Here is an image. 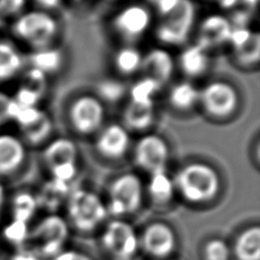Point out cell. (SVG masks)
Returning a JSON list of instances; mask_svg holds the SVG:
<instances>
[{
  "label": "cell",
  "mask_w": 260,
  "mask_h": 260,
  "mask_svg": "<svg viewBox=\"0 0 260 260\" xmlns=\"http://www.w3.org/2000/svg\"><path fill=\"white\" fill-rule=\"evenodd\" d=\"M173 179L176 192L194 204L213 199L220 189V179L216 170L202 161L184 165Z\"/></svg>",
  "instance_id": "6da1fadb"
},
{
  "label": "cell",
  "mask_w": 260,
  "mask_h": 260,
  "mask_svg": "<svg viewBox=\"0 0 260 260\" xmlns=\"http://www.w3.org/2000/svg\"><path fill=\"white\" fill-rule=\"evenodd\" d=\"M10 28L16 41L34 51L54 46L59 22L52 12L34 8L13 18Z\"/></svg>",
  "instance_id": "7a4b0ae2"
},
{
  "label": "cell",
  "mask_w": 260,
  "mask_h": 260,
  "mask_svg": "<svg viewBox=\"0 0 260 260\" xmlns=\"http://www.w3.org/2000/svg\"><path fill=\"white\" fill-rule=\"evenodd\" d=\"M196 6L192 0H178L177 4L159 17L154 35L156 40L166 46L184 45L195 28Z\"/></svg>",
  "instance_id": "3957f363"
},
{
  "label": "cell",
  "mask_w": 260,
  "mask_h": 260,
  "mask_svg": "<svg viewBox=\"0 0 260 260\" xmlns=\"http://www.w3.org/2000/svg\"><path fill=\"white\" fill-rule=\"evenodd\" d=\"M65 205L70 222L82 232L95 230L103 224L108 214L101 197L82 188H73Z\"/></svg>",
  "instance_id": "277c9868"
},
{
  "label": "cell",
  "mask_w": 260,
  "mask_h": 260,
  "mask_svg": "<svg viewBox=\"0 0 260 260\" xmlns=\"http://www.w3.org/2000/svg\"><path fill=\"white\" fill-rule=\"evenodd\" d=\"M69 236L67 221L56 213H50L43 217L29 231L27 242L40 257L54 258L64 249Z\"/></svg>",
  "instance_id": "5b68a950"
},
{
  "label": "cell",
  "mask_w": 260,
  "mask_h": 260,
  "mask_svg": "<svg viewBox=\"0 0 260 260\" xmlns=\"http://www.w3.org/2000/svg\"><path fill=\"white\" fill-rule=\"evenodd\" d=\"M152 24V11L143 3H129L115 12L111 20L114 35L124 45H134Z\"/></svg>",
  "instance_id": "8992f818"
},
{
  "label": "cell",
  "mask_w": 260,
  "mask_h": 260,
  "mask_svg": "<svg viewBox=\"0 0 260 260\" xmlns=\"http://www.w3.org/2000/svg\"><path fill=\"white\" fill-rule=\"evenodd\" d=\"M237 88L226 80H211L199 88V103L204 114L212 119L222 120L234 115L239 107Z\"/></svg>",
  "instance_id": "52a82bcc"
},
{
  "label": "cell",
  "mask_w": 260,
  "mask_h": 260,
  "mask_svg": "<svg viewBox=\"0 0 260 260\" xmlns=\"http://www.w3.org/2000/svg\"><path fill=\"white\" fill-rule=\"evenodd\" d=\"M105 104L95 94H80L68 108L69 124L80 136L95 135L105 125Z\"/></svg>",
  "instance_id": "ba28073f"
},
{
  "label": "cell",
  "mask_w": 260,
  "mask_h": 260,
  "mask_svg": "<svg viewBox=\"0 0 260 260\" xmlns=\"http://www.w3.org/2000/svg\"><path fill=\"white\" fill-rule=\"evenodd\" d=\"M143 198V184L134 173H124L117 177L109 189L108 213L115 216L127 215L135 212Z\"/></svg>",
  "instance_id": "9c48e42d"
},
{
  "label": "cell",
  "mask_w": 260,
  "mask_h": 260,
  "mask_svg": "<svg viewBox=\"0 0 260 260\" xmlns=\"http://www.w3.org/2000/svg\"><path fill=\"white\" fill-rule=\"evenodd\" d=\"M102 244L114 260L134 259L140 248L135 229L123 219H113L106 224L102 234Z\"/></svg>",
  "instance_id": "30bf717a"
},
{
  "label": "cell",
  "mask_w": 260,
  "mask_h": 260,
  "mask_svg": "<svg viewBox=\"0 0 260 260\" xmlns=\"http://www.w3.org/2000/svg\"><path fill=\"white\" fill-rule=\"evenodd\" d=\"M13 122L16 124L18 136L26 146H39L48 141L53 132L50 115L37 107H19Z\"/></svg>",
  "instance_id": "8fae6325"
},
{
  "label": "cell",
  "mask_w": 260,
  "mask_h": 260,
  "mask_svg": "<svg viewBox=\"0 0 260 260\" xmlns=\"http://www.w3.org/2000/svg\"><path fill=\"white\" fill-rule=\"evenodd\" d=\"M169 158V144L158 134H144L134 145L133 159L135 165L149 175L167 171Z\"/></svg>",
  "instance_id": "7c38bea8"
},
{
  "label": "cell",
  "mask_w": 260,
  "mask_h": 260,
  "mask_svg": "<svg viewBox=\"0 0 260 260\" xmlns=\"http://www.w3.org/2000/svg\"><path fill=\"white\" fill-rule=\"evenodd\" d=\"M96 152L108 159L122 158L130 149V132L121 123H109L94 135Z\"/></svg>",
  "instance_id": "4fadbf2b"
},
{
  "label": "cell",
  "mask_w": 260,
  "mask_h": 260,
  "mask_svg": "<svg viewBox=\"0 0 260 260\" xmlns=\"http://www.w3.org/2000/svg\"><path fill=\"white\" fill-rule=\"evenodd\" d=\"M232 28L229 17L219 13L206 15L196 27L195 44L208 52L217 49L229 44Z\"/></svg>",
  "instance_id": "5bb4252c"
},
{
  "label": "cell",
  "mask_w": 260,
  "mask_h": 260,
  "mask_svg": "<svg viewBox=\"0 0 260 260\" xmlns=\"http://www.w3.org/2000/svg\"><path fill=\"white\" fill-rule=\"evenodd\" d=\"M177 238L174 230L164 222L147 225L139 237L140 248L150 256L165 258L176 248Z\"/></svg>",
  "instance_id": "9a60e30c"
},
{
  "label": "cell",
  "mask_w": 260,
  "mask_h": 260,
  "mask_svg": "<svg viewBox=\"0 0 260 260\" xmlns=\"http://www.w3.org/2000/svg\"><path fill=\"white\" fill-rule=\"evenodd\" d=\"M27 146L23 140L11 132H0V180L13 176L24 165Z\"/></svg>",
  "instance_id": "2e32d148"
},
{
  "label": "cell",
  "mask_w": 260,
  "mask_h": 260,
  "mask_svg": "<svg viewBox=\"0 0 260 260\" xmlns=\"http://www.w3.org/2000/svg\"><path fill=\"white\" fill-rule=\"evenodd\" d=\"M176 67L172 54L164 48H152L142 57V76L155 80L161 87L170 81Z\"/></svg>",
  "instance_id": "e0dca14e"
},
{
  "label": "cell",
  "mask_w": 260,
  "mask_h": 260,
  "mask_svg": "<svg viewBox=\"0 0 260 260\" xmlns=\"http://www.w3.org/2000/svg\"><path fill=\"white\" fill-rule=\"evenodd\" d=\"M176 63L186 77L198 78L204 75L210 66L209 52L194 43L180 52Z\"/></svg>",
  "instance_id": "ac0fdd59"
},
{
  "label": "cell",
  "mask_w": 260,
  "mask_h": 260,
  "mask_svg": "<svg viewBox=\"0 0 260 260\" xmlns=\"http://www.w3.org/2000/svg\"><path fill=\"white\" fill-rule=\"evenodd\" d=\"M25 65V56L17 45L11 40L0 39V83L20 75Z\"/></svg>",
  "instance_id": "d6986e66"
},
{
  "label": "cell",
  "mask_w": 260,
  "mask_h": 260,
  "mask_svg": "<svg viewBox=\"0 0 260 260\" xmlns=\"http://www.w3.org/2000/svg\"><path fill=\"white\" fill-rule=\"evenodd\" d=\"M154 102H133L125 106L122 114V125L129 131L147 130L154 122Z\"/></svg>",
  "instance_id": "ffe728a7"
},
{
  "label": "cell",
  "mask_w": 260,
  "mask_h": 260,
  "mask_svg": "<svg viewBox=\"0 0 260 260\" xmlns=\"http://www.w3.org/2000/svg\"><path fill=\"white\" fill-rule=\"evenodd\" d=\"M77 145L67 137H57L50 140L43 150V159L49 170L65 164H77Z\"/></svg>",
  "instance_id": "44dd1931"
},
{
  "label": "cell",
  "mask_w": 260,
  "mask_h": 260,
  "mask_svg": "<svg viewBox=\"0 0 260 260\" xmlns=\"http://www.w3.org/2000/svg\"><path fill=\"white\" fill-rule=\"evenodd\" d=\"M168 103L174 110L190 111L199 103V88L190 80L180 81L170 88Z\"/></svg>",
  "instance_id": "7402d4cb"
},
{
  "label": "cell",
  "mask_w": 260,
  "mask_h": 260,
  "mask_svg": "<svg viewBox=\"0 0 260 260\" xmlns=\"http://www.w3.org/2000/svg\"><path fill=\"white\" fill-rule=\"evenodd\" d=\"M25 60L29 67L37 68L49 76L61 69L64 55L61 49L51 46L31 51V53L25 57Z\"/></svg>",
  "instance_id": "603a6c76"
},
{
  "label": "cell",
  "mask_w": 260,
  "mask_h": 260,
  "mask_svg": "<svg viewBox=\"0 0 260 260\" xmlns=\"http://www.w3.org/2000/svg\"><path fill=\"white\" fill-rule=\"evenodd\" d=\"M72 190V183H66L51 178L43 187L41 195L37 197L39 206L43 205L49 209L51 213H54L57 208L66 204Z\"/></svg>",
  "instance_id": "cb8c5ba5"
},
{
  "label": "cell",
  "mask_w": 260,
  "mask_h": 260,
  "mask_svg": "<svg viewBox=\"0 0 260 260\" xmlns=\"http://www.w3.org/2000/svg\"><path fill=\"white\" fill-rule=\"evenodd\" d=\"M234 254L238 260H259L260 229L258 225L247 228L235 241Z\"/></svg>",
  "instance_id": "d4e9b609"
},
{
  "label": "cell",
  "mask_w": 260,
  "mask_h": 260,
  "mask_svg": "<svg viewBox=\"0 0 260 260\" xmlns=\"http://www.w3.org/2000/svg\"><path fill=\"white\" fill-rule=\"evenodd\" d=\"M143 53L135 45H123L113 56L115 70L122 76H130L140 72Z\"/></svg>",
  "instance_id": "484cf974"
},
{
  "label": "cell",
  "mask_w": 260,
  "mask_h": 260,
  "mask_svg": "<svg viewBox=\"0 0 260 260\" xmlns=\"http://www.w3.org/2000/svg\"><path fill=\"white\" fill-rule=\"evenodd\" d=\"M146 191L154 203L166 204L173 199L176 192L174 179L167 171L151 174L146 185Z\"/></svg>",
  "instance_id": "4316f807"
},
{
  "label": "cell",
  "mask_w": 260,
  "mask_h": 260,
  "mask_svg": "<svg viewBox=\"0 0 260 260\" xmlns=\"http://www.w3.org/2000/svg\"><path fill=\"white\" fill-rule=\"evenodd\" d=\"M128 87L124 81L117 78H104L96 83L95 95L104 104H116L124 99Z\"/></svg>",
  "instance_id": "83f0119b"
},
{
  "label": "cell",
  "mask_w": 260,
  "mask_h": 260,
  "mask_svg": "<svg viewBox=\"0 0 260 260\" xmlns=\"http://www.w3.org/2000/svg\"><path fill=\"white\" fill-rule=\"evenodd\" d=\"M14 196L12 201L13 220L27 224L38 210V199L28 192H20Z\"/></svg>",
  "instance_id": "f1b7e54d"
},
{
  "label": "cell",
  "mask_w": 260,
  "mask_h": 260,
  "mask_svg": "<svg viewBox=\"0 0 260 260\" xmlns=\"http://www.w3.org/2000/svg\"><path fill=\"white\" fill-rule=\"evenodd\" d=\"M162 87L155 80L146 76H142L128 88V93L130 101L150 102L153 101L154 95Z\"/></svg>",
  "instance_id": "f546056e"
},
{
  "label": "cell",
  "mask_w": 260,
  "mask_h": 260,
  "mask_svg": "<svg viewBox=\"0 0 260 260\" xmlns=\"http://www.w3.org/2000/svg\"><path fill=\"white\" fill-rule=\"evenodd\" d=\"M234 57L236 62L242 66H253L257 64L260 57L259 34L254 31L246 44L234 50Z\"/></svg>",
  "instance_id": "4dcf8cb0"
},
{
  "label": "cell",
  "mask_w": 260,
  "mask_h": 260,
  "mask_svg": "<svg viewBox=\"0 0 260 260\" xmlns=\"http://www.w3.org/2000/svg\"><path fill=\"white\" fill-rule=\"evenodd\" d=\"M203 257L204 260H230L231 249L223 240L214 238L205 244Z\"/></svg>",
  "instance_id": "1f68e13d"
},
{
  "label": "cell",
  "mask_w": 260,
  "mask_h": 260,
  "mask_svg": "<svg viewBox=\"0 0 260 260\" xmlns=\"http://www.w3.org/2000/svg\"><path fill=\"white\" fill-rule=\"evenodd\" d=\"M18 108L13 96L0 89V128L13 122Z\"/></svg>",
  "instance_id": "d6a6232c"
},
{
  "label": "cell",
  "mask_w": 260,
  "mask_h": 260,
  "mask_svg": "<svg viewBox=\"0 0 260 260\" xmlns=\"http://www.w3.org/2000/svg\"><path fill=\"white\" fill-rule=\"evenodd\" d=\"M28 0H0V14L2 18H15L26 10Z\"/></svg>",
  "instance_id": "836d02e7"
},
{
  "label": "cell",
  "mask_w": 260,
  "mask_h": 260,
  "mask_svg": "<svg viewBox=\"0 0 260 260\" xmlns=\"http://www.w3.org/2000/svg\"><path fill=\"white\" fill-rule=\"evenodd\" d=\"M253 32L254 31H252L249 28V26L233 27L231 35H230L229 44L232 46L233 50H237L249 41V39L252 37Z\"/></svg>",
  "instance_id": "e575fe53"
},
{
  "label": "cell",
  "mask_w": 260,
  "mask_h": 260,
  "mask_svg": "<svg viewBox=\"0 0 260 260\" xmlns=\"http://www.w3.org/2000/svg\"><path fill=\"white\" fill-rule=\"evenodd\" d=\"M8 260H41L40 255L29 246L18 247L9 257Z\"/></svg>",
  "instance_id": "d590c367"
},
{
  "label": "cell",
  "mask_w": 260,
  "mask_h": 260,
  "mask_svg": "<svg viewBox=\"0 0 260 260\" xmlns=\"http://www.w3.org/2000/svg\"><path fill=\"white\" fill-rule=\"evenodd\" d=\"M53 260H92L87 254L75 250H63Z\"/></svg>",
  "instance_id": "8d00e7d4"
},
{
  "label": "cell",
  "mask_w": 260,
  "mask_h": 260,
  "mask_svg": "<svg viewBox=\"0 0 260 260\" xmlns=\"http://www.w3.org/2000/svg\"><path fill=\"white\" fill-rule=\"evenodd\" d=\"M158 17L167 14L178 2V0H149Z\"/></svg>",
  "instance_id": "74e56055"
},
{
  "label": "cell",
  "mask_w": 260,
  "mask_h": 260,
  "mask_svg": "<svg viewBox=\"0 0 260 260\" xmlns=\"http://www.w3.org/2000/svg\"><path fill=\"white\" fill-rule=\"evenodd\" d=\"M34 1L38 9H42L48 12H51V10L58 8L62 3V0H34Z\"/></svg>",
  "instance_id": "f35d334b"
},
{
  "label": "cell",
  "mask_w": 260,
  "mask_h": 260,
  "mask_svg": "<svg viewBox=\"0 0 260 260\" xmlns=\"http://www.w3.org/2000/svg\"><path fill=\"white\" fill-rule=\"evenodd\" d=\"M6 202H7V193L3 185V182L0 180V216L5 208Z\"/></svg>",
  "instance_id": "ab89813d"
},
{
  "label": "cell",
  "mask_w": 260,
  "mask_h": 260,
  "mask_svg": "<svg viewBox=\"0 0 260 260\" xmlns=\"http://www.w3.org/2000/svg\"><path fill=\"white\" fill-rule=\"evenodd\" d=\"M218 3L223 9H236L240 4V0H218Z\"/></svg>",
  "instance_id": "60d3db41"
},
{
  "label": "cell",
  "mask_w": 260,
  "mask_h": 260,
  "mask_svg": "<svg viewBox=\"0 0 260 260\" xmlns=\"http://www.w3.org/2000/svg\"><path fill=\"white\" fill-rule=\"evenodd\" d=\"M240 3H243L246 6V8L251 9V8L256 7L258 0H240Z\"/></svg>",
  "instance_id": "b9f144b4"
},
{
  "label": "cell",
  "mask_w": 260,
  "mask_h": 260,
  "mask_svg": "<svg viewBox=\"0 0 260 260\" xmlns=\"http://www.w3.org/2000/svg\"><path fill=\"white\" fill-rule=\"evenodd\" d=\"M74 2H77V3H83V2H87L89 0H73Z\"/></svg>",
  "instance_id": "7bdbcfd3"
},
{
  "label": "cell",
  "mask_w": 260,
  "mask_h": 260,
  "mask_svg": "<svg viewBox=\"0 0 260 260\" xmlns=\"http://www.w3.org/2000/svg\"><path fill=\"white\" fill-rule=\"evenodd\" d=\"M2 22H3V18H2L1 14H0V27H1V25H2Z\"/></svg>",
  "instance_id": "ee69618b"
},
{
  "label": "cell",
  "mask_w": 260,
  "mask_h": 260,
  "mask_svg": "<svg viewBox=\"0 0 260 260\" xmlns=\"http://www.w3.org/2000/svg\"><path fill=\"white\" fill-rule=\"evenodd\" d=\"M130 260H135V259H130Z\"/></svg>",
  "instance_id": "f6af8a7d"
},
{
  "label": "cell",
  "mask_w": 260,
  "mask_h": 260,
  "mask_svg": "<svg viewBox=\"0 0 260 260\" xmlns=\"http://www.w3.org/2000/svg\"><path fill=\"white\" fill-rule=\"evenodd\" d=\"M217 1H218V0H217Z\"/></svg>",
  "instance_id": "bcb514c9"
}]
</instances>
